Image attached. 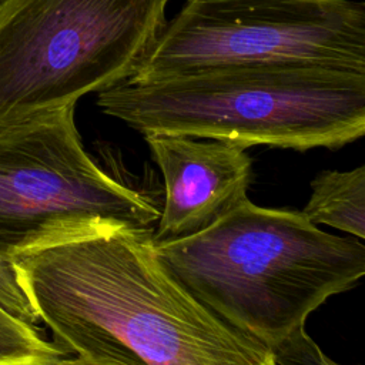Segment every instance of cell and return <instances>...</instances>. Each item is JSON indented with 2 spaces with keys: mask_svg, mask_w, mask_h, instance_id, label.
I'll use <instances>...</instances> for the list:
<instances>
[{
  "mask_svg": "<svg viewBox=\"0 0 365 365\" xmlns=\"http://www.w3.org/2000/svg\"><path fill=\"white\" fill-rule=\"evenodd\" d=\"M153 231L103 225L13 258L56 344L107 365H275L160 261Z\"/></svg>",
  "mask_w": 365,
  "mask_h": 365,
  "instance_id": "cell-1",
  "label": "cell"
},
{
  "mask_svg": "<svg viewBox=\"0 0 365 365\" xmlns=\"http://www.w3.org/2000/svg\"><path fill=\"white\" fill-rule=\"evenodd\" d=\"M97 106L143 135L334 150L365 134V71L301 63L207 67L124 81L98 93Z\"/></svg>",
  "mask_w": 365,
  "mask_h": 365,
  "instance_id": "cell-2",
  "label": "cell"
},
{
  "mask_svg": "<svg viewBox=\"0 0 365 365\" xmlns=\"http://www.w3.org/2000/svg\"><path fill=\"white\" fill-rule=\"evenodd\" d=\"M160 261L207 308L268 349L365 274V245L302 212L242 201L208 228L154 244Z\"/></svg>",
  "mask_w": 365,
  "mask_h": 365,
  "instance_id": "cell-3",
  "label": "cell"
},
{
  "mask_svg": "<svg viewBox=\"0 0 365 365\" xmlns=\"http://www.w3.org/2000/svg\"><path fill=\"white\" fill-rule=\"evenodd\" d=\"M170 0H0V130L131 80Z\"/></svg>",
  "mask_w": 365,
  "mask_h": 365,
  "instance_id": "cell-4",
  "label": "cell"
},
{
  "mask_svg": "<svg viewBox=\"0 0 365 365\" xmlns=\"http://www.w3.org/2000/svg\"><path fill=\"white\" fill-rule=\"evenodd\" d=\"M76 106L0 130V255L103 225L151 230L158 207L107 174L84 150Z\"/></svg>",
  "mask_w": 365,
  "mask_h": 365,
  "instance_id": "cell-5",
  "label": "cell"
},
{
  "mask_svg": "<svg viewBox=\"0 0 365 365\" xmlns=\"http://www.w3.org/2000/svg\"><path fill=\"white\" fill-rule=\"evenodd\" d=\"M301 63L365 71L358 0H185L131 78L154 81L207 67Z\"/></svg>",
  "mask_w": 365,
  "mask_h": 365,
  "instance_id": "cell-6",
  "label": "cell"
},
{
  "mask_svg": "<svg viewBox=\"0 0 365 365\" xmlns=\"http://www.w3.org/2000/svg\"><path fill=\"white\" fill-rule=\"evenodd\" d=\"M144 140L165 185L154 244L194 235L248 200L252 160L244 147L177 134H147Z\"/></svg>",
  "mask_w": 365,
  "mask_h": 365,
  "instance_id": "cell-7",
  "label": "cell"
},
{
  "mask_svg": "<svg viewBox=\"0 0 365 365\" xmlns=\"http://www.w3.org/2000/svg\"><path fill=\"white\" fill-rule=\"evenodd\" d=\"M311 188L301 211L307 220L361 240L365 237V165L349 171H321L311 181Z\"/></svg>",
  "mask_w": 365,
  "mask_h": 365,
  "instance_id": "cell-8",
  "label": "cell"
},
{
  "mask_svg": "<svg viewBox=\"0 0 365 365\" xmlns=\"http://www.w3.org/2000/svg\"><path fill=\"white\" fill-rule=\"evenodd\" d=\"M64 354L56 342L44 339L34 325L0 308V365H53Z\"/></svg>",
  "mask_w": 365,
  "mask_h": 365,
  "instance_id": "cell-9",
  "label": "cell"
},
{
  "mask_svg": "<svg viewBox=\"0 0 365 365\" xmlns=\"http://www.w3.org/2000/svg\"><path fill=\"white\" fill-rule=\"evenodd\" d=\"M0 308L26 324L36 325L38 321L20 281L14 259L3 255H0Z\"/></svg>",
  "mask_w": 365,
  "mask_h": 365,
  "instance_id": "cell-10",
  "label": "cell"
},
{
  "mask_svg": "<svg viewBox=\"0 0 365 365\" xmlns=\"http://www.w3.org/2000/svg\"><path fill=\"white\" fill-rule=\"evenodd\" d=\"M275 365H339L329 359L308 336L305 327L269 348Z\"/></svg>",
  "mask_w": 365,
  "mask_h": 365,
  "instance_id": "cell-11",
  "label": "cell"
},
{
  "mask_svg": "<svg viewBox=\"0 0 365 365\" xmlns=\"http://www.w3.org/2000/svg\"><path fill=\"white\" fill-rule=\"evenodd\" d=\"M53 365H107V364H100V362H96V361H90V359H84V358L77 356V358H73V359L61 358L57 362H54Z\"/></svg>",
  "mask_w": 365,
  "mask_h": 365,
  "instance_id": "cell-12",
  "label": "cell"
}]
</instances>
